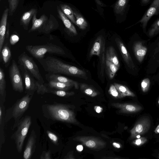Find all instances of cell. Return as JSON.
<instances>
[{
  "label": "cell",
  "instance_id": "83f0119b",
  "mask_svg": "<svg viewBox=\"0 0 159 159\" xmlns=\"http://www.w3.org/2000/svg\"><path fill=\"white\" fill-rule=\"evenodd\" d=\"M59 6L65 15L72 22L75 24L76 19L72 8L66 4H60Z\"/></svg>",
  "mask_w": 159,
  "mask_h": 159
},
{
  "label": "cell",
  "instance_id": "7a4b0ae2",
  "mask_svg": "<svg viewBox=\"0 0 159 159\" xmlns=\"http://www.w3.org/2000/svg\"><path fill=\"white\" fill-rule=\"evenodd\" d=\"M46 109L49 117L53 120L70 123H77L74 112L66 105L54 103L47 105Z\"/></svg>",
  "mask_w": 159,
  "mask_h": 159
},
{
  "label": "cell",
  "instance_id": "cb8c5ba5",
  "mask_svg": "<svg viewBox=\"0 0 159 159\" xmlns=\"http://www.w3.org/2000/svg\"><path fill=\"white\" fill-rule=\"evenodd\" d=\"M112 105L119 108L121 112L125 113L136 112L142 108L140 106L134 104L114 103Z\"/></svg>",
  "mask_w": 159,
  "mask_h": 159
},
{
  "label": "cell",
  "instance_id": "ee69618b",
  "mask_svg": "<svg viewBox=\"0 0 159 159\" xmlns=\"http://www.w3.org/2000/svg\"><path fill=\"white\" fill-rule=\"evenodd\" d=\"M95 109L97 113L100 112L102 109L99 106H96L95 107Z\"/></svg>",
  "mask_w": 159,
  "mask_h": 159
},
{
  "label": "cell",
  "instance_id": "b9f144b4",
  "mask_svg": "<svg viewBox=\"0 0 159 159\" xmlns=\"http://www.w3.org/2000/svg\"><path fill=\"white\" fill-rule=\"evenodd\" d=\"M50 151L43 152L40 156V159H51Z\"/></svg>",
  "mask_w": 159,
  "mask_h": 159
},
{
  "label": "cell",
  "instance_id": "7c38bea8",
  "mask_svg": "<svg viewBox=\"0 0 159 159\" xmlns=\"http://www.w3.org/2000/svg\"><path fill=\"white\" fill-rule=\"evenodd\" d=\"M115 41L125 63L129 68L134 70L135 68V65L123 43L120 39L117 38L115 39Z\"/></svg>",
  "mask_w": 159,
  "mask_h": 159
},
{
  "label": "cell",
  "instance_id": "9c48e42d",
  "mask_svg": "<svg viewBox=\"0 0 159 159\" xmlns=\"http://www.w3.org/2000/svg\"><path fill=\"white\" fill-rule=\"evenodd\" d=\"M19 66L25 82V92L26 94L33 96L36 91V81L25 67L20 65Z\"/></svg>",
  "mask_w": 159,
  "mask_h": 159
},
{
  "label": "cell",
  "instance_id": "d6a6232c",
  "mask_svg": "<svg viewBox=\"0 0 159 159\" xmlns=\"http://www.w3.org/2000/svg\"><path fill=\"white\" fill-rule=\"evenodd\" d=\"M129 0H118L114 6L115 12L117 14H123L128 4Z\"/></svg>",
  "mask_w": 159,
  "mask_h": 159
},
{
  "label": "cell",
  "instance_id": "681fc988",
  "mask_svg": "<svg viewBox=\"0 0 159 159\" xmlns=\"http://www.w3.org/2000/svg\"><path fill=\"white\" fill-rule=\"evenodd\" d=\"M158 103L159 104V100H158Z\"/></svg>",
  "mask_w": 159,
  "mask_h": 159
},
{
  "label": "cell",
  "instance_id": "484cf974",
  "mask_svg": "<svg viewBox=\"0 0 159 159\" xmlns=\"http://www.w3.org/2000/svg\"><path fill=\"white\" fill-rule=\"evenodd\" d=\"M48 83L44 84L46 87L53 89L66 91L74 85L71 84H66L58 82L50 81Z\"/></svg>",
  "mask_w": 159,
  "mask_h": 159
},
{
  "label": "cell",
  "instance_id": "e575fe53",
  "mask_svg": "<svg viewBox=\"0 0 159 159\" xmlns=\"http://www.w3.org/2000/svg\"><path fill=\"white\" fill-rule=\"evenodd\" d=\"M148 33V36L151 37L159 33V18L155 20L152 25Z\"/></svg>",
  "mask_w": 159,
  "mask_h": 159
},
{
  "label": "cell",
  "instance_id": "f1b7e54d",
  "mask_svg": "<svg viewBox=\"0 0 159 159\" xmlns=\"http://www.w3.org/2000/svg\"><path fill=\"white\" fill-rule=\"evenodd\" d=\"M76 19L75 25L80 29L84 30L88 26V23L84 18L74 9H72Z\"/></svg>",
  "mask_w": 159,
  "mask_h": 159
},
{
  "label": "cell",
  "instance_id": "6da1fadb",
  "mask_svg": "<svg viewBox=\"0 0 159 159\" xmlns=\"http://www.w3.org/2000/svg\"><path fill=\"white\" fill-rule=\"evenodd\" d=\"M37 60L48 73L64 74L88 79L86 73L84 70L66 64L57 58L48 56Z\"/></svg>",
  "mask_w": 159,
  "mask_h": 159
},
{
  "label": "cell",
  "instance_id": "f907efd6",
  "mask_svg": "<svg viewBox=\"0 0 159 159\" xmlns=\"http://www.w3.org/2000/svg\"><path fill=\"white\" fill-rule=\"evenodd\" d=\"M1 0H0V1H1Z\"/></svg>",
  "mask_w": 159,
  "mask_h": 159
},
{
  "label": "cell",
  "instance_id": "ba28073f",
  "mask_svg": "<svg viewBox=\"0 0 159 159\" xmlns=\"http://www.w3.org/2000/svg\"><path fill=\"white\" fill-rule=\"evenodd\" d=\"M159 14V0H153L141 18L135 25L141 24L143 31L145 32L148 21L152 17Z\"/></svg>",
  "mask_w": 159,
  "mask_h": 159
},
{
  "label": "cell",
  "instance_id": "bcb514c9",
  "mask_svg": "<svg viewBox=\"0 0 159 159\" xmlns=\"http://www.w3.org/2000/svg\"><path fill=\"white\" fill-rule=\"evenodd\" d=\"M113 145L114 146V147L116 148H120V145L116 143H112Z\"/></svg>",
  "mask_w": 159,
  "mask_h": 159
},
{
  "label": "cell",
  "instance_id": "ac0fdd59",
  "mask_svg": "<svg viewBox=\"0 0 159 159\" xmlns=\"http://www.w3.org/2000/svg\"><path fill=\"white\" fill-rule=\"evenodd\" d=\"M59 27V24L54 16L51 14L49 19L47 21L39 33L48 34L57 29Z\"/></svg>",
  "mask_w": 159,
  "mask_h": 159
},
{
  "label": "cell",
  "instance_id": "4316f807",
  "mask_svg": "<svg viewBox=\"0 0 159 159\" xmlns=\"http://www.w3.org/2000/svg\"><path fill=\"white\" fill-rule=\"evenodd\" d=\"M106 60L109 61L116 65L119 68L120 64L114 48L112 47L108 48L106 51Z\"/></svg>",
  "mask_w": 159,
  "mask_h": 159
},
{
  "label": "cell",
  "instance_id": "d6986e66",
  "mask_svg": "<svg viewBox=\"0 0 159 159\" xmlns=\"http://www.w3.org/2000/svg\"><path fill=\"white\" fill-rule=\"evenodd\" d=\"M37 14L34 15L32 20V26L28 32L39 31L41 29L47 21L48 19V17L45 14L42 15L39 19L36 18Z\"/></svg>",
  "mask_w": 159,
  "mask_h": 159
},
{
  "label": "cell",
  "instance_id": "3957f363",
  "mask_svg": "<svg viewBox=\"0 0 159 159\" xmlns=\"http://www.w3.org/2000/svg\"><path fill=\"white\" fill-rule=\"evenodd\" d=\"M32 96L26 94L6 110L5 115V122H7L12 118L15 120L12 128V130L27 110Z\"/></svg>",
  "mask_w": 159,
  "mask_h": 159
},
{
  "label": "cell",
  "instance_id": "e0dca14e",
  "mask_svg": "<svg viewBox=\"0 0 159 159\" xmlns=\"http://www.w3.org/2000/svg\"><path fill=\"white\" fill-rule=\"evenodd\" d=\"M45 78L48 82L56 81L71 84L74 85L75 89H77L79 88V84L77 82L59 74L48 73L45 75Z\"/></svg>",
  "mask_w": 159,
  "mask_h": 159
},
{
  "label": "cell",
  "instance_id": "8992f818",
  "mask_svg": "<svg viewBox=\"0 0 159 159\" xmlns=\"http://www.w3.org/2000/svg\"><path fill=\"white\" fill-rule=\"evenodd\" d=\"M18 63L25 67L40 84H44V81L37 65L33 58L25 52H23L18 56Z\"/></svg>",
  "mask_w": 159,
  "mask_h": 159
},
{
  "label": "cell",
  "instance_id": "4dcf8cb0",
  "mask_svg": "<svg viewBox=\"0 0 159 159\" xmlns=\"http://www.w3.org/2000/svg\"><path fill=\"white\" fill-rule=\"evenodd\" d=\"M105 65L107 74L110 79L114 77L119 68L111 62L106 60Z\"/></svg>",
  "mask_w": 159,
  "mask_h": 159
},
{
  "label": "cell",
  "instance_id": "4fadbf2b",
  "mask_svg": "<svg viewBox=\"0 0 159 159\" xmlns=\"http://www.w3.org/2000/svg\"><path fill=\"white\" fill-rule=\"evenodd\" d=\"M36 135L34 130H32L24 152L23 158L30 159L32 157L36 147Z\"/></svg>",
  "mask_w": 159,
  "mask_h": 159
},
{
  "label": "cell",
  "instance_id": "f6af8a7d",
  "mask_svg": "<svg viewBox=\"0 0 159 159\" xmlns=\"http://www.w3.org/2000/svg\"><path fill=\"white\" fill-rule=\"evenodd\" d=\"M83 146L81 145H78L76 147V149L79 151H81L83 150Z\"/></svg>",
  "mask_w": 159,
  "mask_h": 159
},
{
  "label": "cell",
  "instance_id": "5b68a950",
  "mask_svg": "<svg viewBox=\"0 0 159 159\" xmlns=\"http://www.w3.org/2000/svg\"><path fill=\"white\" fill-rule=\"evenodd\" d=\"M31 123V116L26 115L22 117L14 128L17 127L16 130L12 134L11 138L14 141L16 149L19 153L22 151L24 140Z\"/></svg>",
  "mask_w": 159,
  "mask_h": 159
},
{
  "label": "cell",
  "instance_id": "ab89813d",
  "mask_svg": "<svg viewBox=\"0 0 159 159\" xmlns=\"http://www.w3.org/2000/svg\"><path fill=\"white\" fill-rule=\"evenodd\" d=\"M47 133L49 138L52 142L54 144L58 145V138L57 136L50 131H47Z\"/></svg>",
  "mask_w": 159,
  "mask_h": 159
},
{
  "label": "cell",
  "instance_id": "7402d4cb",
  "mask_svg": "<svg viewBox=\"0 0 159 159\" xmlns=\"http://www.w3.org/2000/svg\"><path fill=\"white\" fill-rule=\"evenodd\" d=\"M57 9L59 18L62 21L66 29L74 35H77L76 30L69 19L65 15L58 7H57Z\"/></svg>",
  "mask_w": 159,
  "mask_h": 159
},
{
  "label": "cell",
  "instance_id": "60d3db41",
  "mask_svg": "<svg viewBox=\"0 0 159 159\" xmlns=\"http://www.w3.org/2000/svg\"><path fill=\"white\" fill-rule=\"evenodd\" d=\"M19 40V37L16 34H13L11 35L10 38V43L11 45H14L16 44Z\"/></svg>",
  "mask_w": 159,
  "mask_h": 159
},
{
  "label": "cell",
  "instance_id": "7dc6e473",
  "mask_svg": "<svg viewBox=\"0 0 159 159\" xmlns=\"http://www.w3.org/2000/svg\"><path fill=\"white\" fill-rule=\"evenodd\" d=\"M154 132L157 134L159 133V124L157 126V127L154 130Z\"/></svg>",
  "mask_w": 159,
  "mask_h": 159
},
{
  "label": "cell",
  "instance_id": "277c9868",
  "mask_svg": "<svg viewBox=\"0 0 159 159\" xmlns=\"http://www.w3.org/2000/svg\"><path fill=\"white\" fill-rule=\"evenodd\" d=\"M26 50L37 60L44 57L47 53L65 56L66 53L61 47L52 43L41 45H27Z\"/></svg>",
  "mask_w": 159,
  "mask_h": 159
},
{
  "label": "cell",
  "instance_id": "9a60e30c",
  "mask_svg": "<svg viewBox=\"0 0 159 159\" xmlns=\"http://www.w3.org/2000/svg\"><path fill=\"white\" fill-rule=\"evenodd\" d=\"M9 9L6 8L2 15L0 23V52L3 46L6 35V26Z\"/></svg>",
  "mask_w": 159,
  "mask_h": 159
},
{
  "label": "cell",
  "instance_id": "44dd1931",
  "mask_svg": "<svg viewBox=\"0 0 159 159\" xmlns=\"http://www.w3.org/2000/svg\"><path fill=\"white\" fill-rule=\"evenodd\" d=\"M133 49L136 59L139 62H141L146 54L147 48L142 42L138 41L134 44Z\"/></svg>",
  "mask_w": 159,
  "mask_h": 159
},
{
  "label": "cell",
  "instance_id": "836d02e7",
  "mask_svg": "<svg viewBox=\"0 0 159 159\" xmlns=\"http://www.w3.org/2000/svg\"><path fill=\"white\" fill-rule=\"evenodd\" d=\"M47 93H51L61 97H67L74 94L72 92H68L66 91L56 90L48 87Z\"/></svg>",
  "mask_w": 159,
  "mask_h": 159
},
{
  "label": "cell",
  "instance_id": "7bdbcfd3",
  "mask_svg": "<svg viewBox=\"0 0 159 159\" xmlns=\"http://www.w3.org/2000/svg\"><path fill=\"white\" fill-rule=\"evenodd\" d=\"M142 5H146L148 4L151 0H139Z\"/></svg>",
  "mask_w": 159,
  "mask_h": 159
},
{
  "label": "cell",
  "instance_id": "5bb4252c",
  "mask_svg": "<svg viewBox=\"0 0 159 159\" xmlns=\"http://www.w3.org/2000/svg\"><path fill=\"white\" fill-rule=\"evenodd\" d=\"M9 36H6L4 43L0 52V62H2L6 67L9 65L11 57L10 47L8 43Z\"/></svg>",
  "mask_w": 159,
  "mask_h": 159
},
{
  "label": "cell",
  "instance_id": "f35d334b",
  "mask_svg": "<svg viewBox=\"0 0 159 159\" xmlns=\"http://www.w3.org/2000/svg\"><path fill=\"white\" fill-rule=\"evenodd\" d=\"M147 141L146 138L144 137H141L135 139L132 142V143L138 146H141Z\"/></svg>",
  "mask_w": 159,
  "mask_h": 159
},
{
  "label": "cell",
  "instance_id": "d590c367",
  "mask_svg": "<svg viewBox=\"0 0 159 159\" xmlns=\"http://www.w3.org/2000/svg\"><path fill=\"white\" fill-rule=\"evenodd\" d=\"M20 0H8L9 7V15L12 16L18 6Z\"/></svg>",
  "mask_w": 159,
  "mask_h": 159
},
{
  "label": "cell",
  "instance_id": "52a82bcc",
  "mask_svg": "<svg viewBox=\"0 0 159 159\" xmlns=\"http://www.w3.org/2000/svg\"><path fill=\"white\" fill-rule=\"evenodd\" d=\"M19 68L15 61L13 60L9 69V75L13 90L22 93L24 90L23 83Z\"/></svg>",
  "mask_w": 159,
  "mask_h": 159
},
{
  "label": "cell",
  "instance_id": "8fae6325",
  "mask_svg": "<svg viewBox=\"0 0 159 159\" xmlns=\"http://www.w3.org/2000/svg\"><path fill=\"white\" fill-rule=\"evenodd\" d=\"M74 140L80 141L86 147L94 149H99L105 147L104 141L97 138L90 136H78Z\"/></svg>",
  "mask_w": 159,
  "mask_h": 159
},
{
  "label": "cell",
  "instance_id": "74e56055",
  "mask_svg": "<svg viewBox=\"0 0 159 159\" xmlns=\"http://www.w3.org/2000/svg\"><path fill=\"white\" fill-rule=\"evenodd\" d=\"M110 94L116 98H121L120 95L114 84H112L110 86L108 90Z\"/></svg>",
  "mask_w": 159,
  "mask_h": 159
},
{
  "label": "cell",
  "instance_id": "1f68e13d",
  "mask_svg": "<svg viewBox=\"0 0 159 159\" xmlns=\"http://www.w3.org/2000/svg\"><path fill=\"white\" fill-rule=\"evenodd\" d=\"M114 84L120 94L121 98L127 96L132 97L135 96V94L126 86L116 83H114Z\"/></svg>",
  "mask_w": 159,
  "mask_h": 159
},
{
  "label": "cell",
  "instance_id": "30bf717a",
  "mask_svg": "<svg viewBox=\"0 0 159 159\" xmlns=\"http://www.w3.org/2000/svg\"><path fill=\"white\" fill-rule=\"evenodd\" d=\"M151 124L150 119L143 117L139 120L131 130L130 138H136L137 135H140L147 132L149 130Z\"/></svg>",
  "mask_w": 159,
  "mask_h": 159
},
{
  "label": "cell",
  "instance_id": "603a6c76",
  "mask_svg": "<svg viewBox=\"0 0 159 159\" xmlns=\"http://www.w3.org/2000/svg\"><path fill=\"white\" fill-rule=\"evenodd\" d=\"M38 10L35 8H32L24 13L22 15L20 19V25L24 29L27 30L31 20L36 14H37Z\"/></svg>",
  "mask_w": 159,
  "mask_h": 159
},
{
  "label": "cell",
  "instance_id": "d4e9b609",
  "mask_svg": "<svg viewBox=\"0 0 159 159\" xmlns=\"http://www.w3.org/2000/svg\"><path fill=\"white\" fill-rule=\"evenodd\" d=\"M6 82L3 69L0 67V101L4 103L6 95Z\"/></svg>",
  "mask_w": 159,
  "mask_h": 159
},
{
  "label": "cell",
  "instance_id": "2e32d148",
  "mask_svg": "<svg viewBox=\"0 0 159 159\" xmlns=\"http://www.w3.org/2000/svg\"><path fill=\"white\" fill-rule=\"evenodd\" d=\"M105 49V41L102 36L98 37L96 39L91 49L89 56L96 55L100 57L104 54Z\"/></svg>",
  "mask_w": 159,
  "mask_h": 159
},
{
  "label": "cell",
  "instance_id": "8d00e7d4",
  "mask_svg": "<svg viewBox=\"0 0 159 159\" xmlns=\"http://www.w3.org/2000/svg\"><path fill=\"white\" fill-rule=\"evenodd\" d=\"M150 82L149 79L147 78L143 80L141 83L142 91L144 93L147 92L149 88Z\"/></svg>",
  "mask_w": 159,
  "mask_h": 159
},
{
  "label": "cell",
  "instance_id": "f546056e",
  "mask_svg": "<svg viewBox=\"0 0 159 159\" xmlns=\"http://www.w3.org/2000/svg\"><path fill=\"white\" fill-rule=\"evenodd\" d=\"M81 91L87 95L94 97L98 94V92L93 87L87 84L80 83L79 84Z\"/></svg>",
  "mask_w": 159,
  "mask_h": 159
},
{
  "label": "cell",
  "instance_id": "ffe728a7",
  "mask_svg": "<svg viewBox=\"0 0 159 159\" xmlns=\"http://www.w3.org/2000/svg\"><path fill=\"white\" fill-rule=\"evenodd\" d=\"M5 107L4 103L0 101V149L5 142L4 130L5 121Z\"/></svg>",
  "mask_w": 159,
  "mask_h": 159
},
{
  "label": "cell",
  "instance_id": "c3c4849f",
  "mask_svg": "<svg viewBox=\"0 0 159 159\" xmlns=\"http://www.w3.org/2000/svg\"><path fill=\"white\" fill-rule=\"evenodd\" d=\"M96 3H98V5L103 6L104 5L103 3L101 2L99 0H95Z\"/></svg>",
  "mask_w": 159,
  "mask_h": 159
}]
</instances>
